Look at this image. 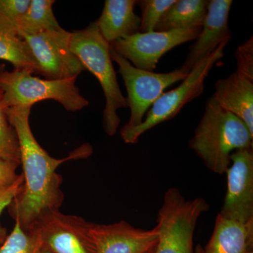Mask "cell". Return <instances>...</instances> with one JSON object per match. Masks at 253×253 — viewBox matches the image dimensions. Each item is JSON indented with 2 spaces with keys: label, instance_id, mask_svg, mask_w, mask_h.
<instances>
[{
  "label": "cell",
  "instance_id": "obj_6",
  "mask_svg": "<svg viewBox=\"0 0 253 253\" xmlns=\"http://www.w3.org/2000/svg\"><path fill=\"white\" fill-rule=\"evenodd\" d=\"M231 39H226L211 54L196 64L175 89L164 92L152 105L140 126L121 133L126 144H134L146 131L175 117L188 103L204 93L205 81L215 63L224 56V49Z\"/></svg>",
  "mask_w": 253,
  "mask_h": 253
},
{
  "label": "cell",
  "instance_id": "obj_27",
  "mask_svg": "<svg viewBox=\"0 0 253 253\" xmlns=\"http://www.w3.org/2000/svg\"><path fill=\"white\" fill-rule=\"evenodd\" d=\"M6 231L4 229V228L0 226V245L2 244L3 241L6 239Z\"/></svg>",
  "mask_w": 253,
  "mask_h": 253
},
{
  "label": "cell",
  "instance_id": "obj_24",
  "mask_svg": "<svg viewBox=\"0 0 253 253\" xmlns=\"http://www.w3.org/2000/svg\"><path fill=\"white\" fill-rule=\"evenodd\" d=\"M236 71L243 76L253 80V38L251 36L238 46L235 52Z\"/></svg>",
  "mask_w": 253,
  "mask_h": 253
},
{
  "label": "cell",
  "instance_id": "obj_7",
  "mask_svg": "<svg viewBox=\"0 0 253 253\" xmlns=\"http://www.w3.org/2000/svg\"><path fill=\"white\" fill-rule=\"evenodd\" d=\"M110 54L119 67L118 73L124 81L127 92L126 102L130 109V118L121 133L140 126L149 108L164 93L165 89L176 82L184 81L189 73L182 67L166 73L143 71L132 66L111 45Z\"/></svg>",
  "mask_w": 253,
  "mask_h": 253
},
{
  "label": "cell",
  "instance_id": "obj_11",
  "mask_svg": "<svg viewBox=\"0 0 253 253\" xmlns=\"http://www.w3.org/2000/svg\"><path fill=\"white\" fill-rule=\"evenodd\" d=\"M225 174L227 189L218 214L242 224L253 221V148L233 152Z\"/></svg>",
  "mask_w": 253,
  "mask_h": 253
},
{
  "label": "cell",
  "instance_id": "obj_18",
  "mask_svg": "<svg viewBox=\"0 0 253 253\" xmlns=\"http://www.w3.org/2000/svg\"><path fill=\"white\" fill-rule=\"evenodd\" d=\"M0 60L8 61L14 69H26L40 74V67L26 42L14 30L0 23Z\"/></svg>",
  "mask_w": 253,
  "mask_h": 253
},
{
  "label": "cell",
  "instance_id": "obj_19",
  "mask_svg": "<svg viewBox=\"0 0 253 253\" xmlns=\"http://www.w3.org/2000/svg\"><path fill=\"white\" fill-rule=\"evenodd\" d=\"M54 0H31L18 23L17 34L35 35L61 27L53 12Z\"/></svg>",
  "mask_w": 253,
  "mask_h": 253
},
{
  "label": "cell",
  "instance_id": "obj_22",
  "mask_svg": "<svg viewBox=\"0 0 253 253\" xmlns=\"http://www.w3.org/2000/svg\"><path fill=\"white\" fill-rule=\"evenodd\" d=\"M176 0H141L136 1L140 6V33H149L155 31L163 14L168 11Z\"/></svg>",
  "mask_w": 253,
  "mask_h": 253
},
{
  "label": "cell",
  "instance_id": "obj_5",
  "mask_svg": "<svg viewBox=\"0 0 253 253\" xmlns=\"http://www.w3.org/2000/svg\"><path fill=\"white\" fill-rule=\"evenodd\" d=\"M204 198L186 199L177 188H169L158 213V241L154 253H195L198 220L209 210Z\"/></svg>",
  "mask_w": 253,
  "mask_h": 253
},
{
  "label": "cell",
  "instance_id": "obj_4",
  "mask_svg": "<svg viewBox=\"0 0 253 253\" xmlns=\"http://www.w3.org/2000/svg\"><path fill=\"white\" fill-rule=\"evenodd\" d=\"M77 78L63 80L41 79L31 71H0L1 103L5 110L19 106H33L44 100H54L66 111L76 112L89 105L76 86Z\"/></svg>",
  "mask_w": 253,
  "mask_h": 253
},
{
  "label": "cell",
  "instance_id": "obj_9",
  "mask_svg": "<svg viewBox=\"0 0 253 253\" xmlns=\"http://www.w3.org/2000/svg\"><path fill=\"white\" fill-rule=\"evenodd\" d=\"M201 28L137 33L110 44L116 52L132 66L154 72L159 60L169 50L187 42L195 41Z\"/></svg>",
  "mask_w": 253,
  "mask_h": 253
},
{
  "label": "cell",
  "instance_id": "obj_14",
  "mask_svg": "<svg viewBox=\"0 0 253 253\" xmlns=\"http://www.w3.org/2000/svg\"><path fill=\"white\" fill-rule=\"evenodd\" d=\"M214 88V100L242 120L253 134V80L235 71L218 80Z\"/></svg>",
  "mask_w": 253,
  "mask_h": 253
},
{
  "label": "cell",
  "instance_id": "obj_1",
  "mask_svg": "<svg viewBox=\"0 0 253 253\" xmlns=\"http://www.w3.org/2000/svg\"><path fill=\"white\" fill-rule=\"evenodd\" d=\"M31 108L19 106L5 110L17 135L24 179L22 191L9 206L10 212L26 231L33 230L44 213L62 206L63 178L56 172L60 165L70 160L87 157L92 152L89 145L84 144L68 157H51L33 135L30 126Z\"/></svg>",
  "mask_w": 253,
  "mask_h": 253
},
{
  "label": "cell",
  "instance_id": "obj_20",
  "mask_svg": "<svg viewBox=\"0 0 253 253\" xmlns=\"http://www.w3.org/2000/svg\"><path fill=\"white\" fill-rule=\"evenodd\" d=\"M41 239L36 228L23 230L16 221L13 230L0 245V253H41Z\"/></svg>",
  "mask_w": 253,
  "mask_h": 253
},
{
  "label": "cell",
  "instance_id": "obj_23",
  "mask_svg": "<svg viewBox=\"0 0 253 253\" xmlns=\"http://www.w3.org/2000/svg\"><path fill=\"white\" fill-rule=\"evenodd\" d=\"M31 0H0V23L16 31Z\"/></svg>",
  "mask_w": 253,
  "mask_h": 253
},
{
  "label": "cell",
  "instance_id": "obj_31",
  "mask_svg": "<svg viewBox=\"0 0 253 253\" xmlns=\"http://www.w3.org/2000/svg\"><path fill=\"white\" fill-rule=\"evenodd\" d=\"M246 253H253L252 251H248V252H246Z\"/></svg>",
  "mask_w": 253,
  "mask_h": 253
},
{
  "label": "cell",
  "instance_id": "obj_10",
  "mask_svg": "<svg viewBox=\"0 0 253 253\" xmlns=\"http://www.w3.org/2000/svg\"><path fill=\"white\" fill-rule=\"evenodd\" d=\"M91 223L83 217L63 214L59 209L44 213L35 228L42 250L52 253H94Z\"/></svg>",
  "mask_w": 253,
  "mask_h": 253
},
{
  "label": "cell",
  "instance_id": "obj_29",
  "mask_svg": "<svg viewBox=\"0 0 253 253\" xmlns=\"http://www.w3.org/2000/svg\"><path fill=\"white\" fill-rule=\"evenodd\" d=\"M156 246H155L154 249H151V251H149V252H148L147 253H154L155 249H156Z\"/></svg>",
  "mask_w": 253,
  "mask_h": 253
},
{
  "label": "cell",
  "instance_id": "obj_28",
  "mask_svg": "<svg viewBox=\"0 0 253 253\" xmlns=\"http://www.w3.org/2000/svg\"><path fill=\"white\" fill-rule=\"evenodd\" d=\"M194 252L195 253H204V248H203L201 245H198V246H196Z\"/></svg>",
  "mask_w": 253,
  "mask_h": 253
},
{
  "label": "cell",
  "instance_id": "obj_25",
  "mask_svg": "<svg viewBox=\"0 0 253 253\" xmlns=\"http://www.w3.org/2000/svg\"><path fill=\"white\" fill-rule=\"evenodd\" d=\"M24 179L22 174H19L18 179L12 184L0 186V214L3 211L11 205L18 195L22 191Z\"/></svg>",
  "mask_w": 253,
  "mask_h": 253
},
{
  "label": "cell",
  "instance_id": "obj_30",
  "mask_svg": "<svg viewBox=\"0 0 253 253\" xmlns=\"http://www.w3.org/2000/svg\"><path fill=\"white\" fill-rule=\"evenodd\" d=\"M41 253H52L48 252V251H44V250H42Z\"/></svg>",
  "mask_w": 253,
  "mask_h": 253
},
{
  "label": "cell",
  "instance_id": "obj_13",
  "mask_svg": "<svg viewBox=\"0 0 253 253\" xmlns=\"http://www.w3.org/2000/svg\"><path fill=\"white\" fill-rule=\"evenodd\" d=\"M232 4L231 0L208 1L202 28L181 67L190 72L196 64L217 49L223 41L231 39L229 16Z\"/></svg>",
  "mask_w": 253,
  "mask_h": 253
},
{
  "label": "cell",
  "instance_id": "obj_15",
  "mask_svg": "<svg viewBox=\"0 0 253 253\" xmlns=\"http://www.w3.org/2000/svg\"><path fill=\"white\" fill-rule=\"evenodd\" d=\"M134 0H106L100 17L95 21L105 41L113 42L139 33L141 19L134 12Z\"/></svg>",
  "mask_w": 253,
  "mask_h": 253
},
{
  "label": "cell",
  "instance_id": "obj_17",
  "mask_svg": "<svg viewBox=\"0 0 253 253\" xmlns=\"http://www.w3.org/2000/svg\"><path fill=\"white\" fill-rule=\"evenodd\" d=\"M208 3L206 0H176L163 14L154 31L202 28L207 13Z\"/></svg>",
  "mask_w": 253,
  "mask_h": 253
},
{
  "label": "cell",
  "instance_id": "obj_8",
  "mask_svg": "<svg viewBox=\"0 0 253 253\" xmlns=\"http://www.w3.org/2000/svg\"><path fill=\"white\" fill-rule=\"evenodd\" d=\"M18 36L27 43L39 66L40 74L46 79L78 78L85 71L71 50V32L60 27L38 34Z\"/></svg>",
  "mask_w": 253,
  "mask_h": 253
},
{
  "label": "cell",
  "instance_id": "obj_12",
  "mask_svg": "<svg viewBox=\"0 0 253 253\" xmlns=\"http://www.w3.org/2000/svg\"><path fill=\"white\" fill-rule=\"evenodd\" d=\"M90 234L94 253H147L158 241L157 226L139 229L126 221L110 224L91 223Z\"/></svg>",
  "mask_w": 253,
  "mask_h": 253
},
{
  "label": "cell",
  "instance_id": "obj_16",
  "mask_svg": "<svg viewBox=\"0 0 253 253\" xmlns=\"http://www.w3.org/2000/svg\"><path fill=\"white\" fill-rule=\"evenodd\" d=\"M253 241V221L246 224L217 214L214 230L204 253H246Z\"/></svg>",
  "mask_w": 253,
  "mask_h": 253
},
{
  "label": "cell",
  "instance_id": "obj_26",
  "mask_svg": "<svg viewBox=\"0 0 253 253\" xmlns=\"http://www.w3.org/2000/svg\"><path fill=\"white\" fill-rule=\"evenodd\" d=\"M19 163L0 158V186L9 185L18 179L16 169Z\"/></svg>",
  "mask_w": 253,
  "mask_h": 253
},
{
  "label": "cell",
  "instance_id": "obj_21",
  "mask_svg": "<svg viewBox=\"0 0 253 253\" xmlns=\"http://www.w3.org/2000/svg\"><path fill=\"white\" fill-rule=\"evenodd\" d=\"M0 158L21 165L20 148L16 131L10 124L1 103L0 90Z\"/></svg>",
  "mask_w": 253,
  "mask_h": 253
},
{
  "label": "cell",
  "instance_id": "obj_2",
  "mask_svg": "<svg viewBox=\"0 0 253 253\" xmlns=\"http://www.w3.org/2000/svg\"><path fill=\"white\" fill-rule=\"evenodd\" d=\"M253 134L244 121L211 96L189 146L210 170L222 174L230 166L231 154L253 148Z\"/></svg>",
  "mask_w": 253,
  "mask_h": 253
},
{
  "label": "cell",
  "instance_id": "obj_3",
  "mask_svg": "<svg viewBox=\"0 0 253 253\" xmlns=\"http://www.w3.org/2000/svg\"><path fill=\"white\" fill-rule=\"evenodd\" d=\"M71 48L85 70L94 75L102 87L106 99L103 127L108 135L113 136L121 123L118 110L127 108L128 105L118 84L110 54V44L101 36L94 21L84 29L71 32Z\"/></svg>",
  "mask_w": 253,
  "mask_h": 253
}]
</instances>
